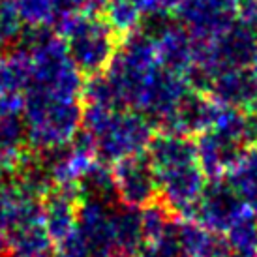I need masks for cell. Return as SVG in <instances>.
<instances>
[{"label":"cell","mask_w":257,"mask_h":257,"mask_svg":"<svg viewBox=\"0 0 257 257\" xmlns=\"http://www.w3.org/2000/svg\"><path fill=\"white\" fill-rule=\"evenodd\" d=\"M240 4V21L257 32V0H238Z\"/></svg>","instance_id":"cell-28"},{"label":"cell","mask_w":257,"mask_h":257,"mask_svg":"<svg viewBox=\"0 0 257 257\" xmlns=\"http://www.w3.org/2000/svg\"><path fill=\"white\" fill-rule=\"evenodd\" d=\"M83 128L92 136L96 158L109 165L124 158L145 154L150 139L154 137L152 120L134 109L85 103Z\"/></svg>","instance_id":"cell-2"},{"label":"cell","mask_w":257,"mask_h":257,"mask_svg":"<svg viewBox=\"0 0 257 257\" xmlns=\"http://www.w3.org/2000/svg\"><path fill=\"white\" fill-rule=\"evenodd\" d=\"M6 240L10 257L40 255V253L53 251V240L42 221L12 229L10 233H6Z\"/></svg>","instance_id":"cell-19"},{"label":"cell","mask_w":257,"mask_h":257,"mask_svg":"<svg viewBox=\"0 0 257 257\" xmlns=\"http://www.w3.org/2000/svg\"><path fill=\"white\" fill-rule=\"evenodd\" d=\"M55 34L68 45L73 62L86 75L105 72L116 53V34L105 19L85 14H58Z\"/></svg>","instance_id":"cell-4"},{"label":"cell","mask_w":257,"mask_h":257,"mask_svg":"<svg viewBox=\"0 0 257 257\" xmlns=\"http://www.w3.org/2000/svg\"><path fill=\"white\" fill-rule=\"evenodd\" d=\"M103 73L118 107L139 111L152 124H164L186 94L195 90L186 75L162 66L154 40L145 30L124 38Z\"/></svg>","instance_id":"cell-1"},{"label":"cell","mask_w":257,"mask_h":257,"mask_svg":"<svg viewBox=\"0 0 257 257\" xmlns=\"http://www.w3.org/2000/svg\"><path fill=\"white\" fill-rule=\"evenodd\" d=\"M173 231L184 257H227L225 236L207 229L193 218H175Z\"/></svg>","instance_id":"cell-14"},{"label":"cell","mask_w":257,"mask_h":257,"mask_svg":"<svg viewBox=\"0 0 257 257\" xmlns=\"http://www.w3.org/2000/svg\"><path fill=\"white\" fill-rule=\"evenodd\" d=\"M175 15L193 42H205L240 19V4L238 0H184Z\"/></svg>","instance_id":"cell-6"},{"label":"cell","mask_w":257,"mask_h":257,"mask_svg":"<svg viewBox=\"0 0 257 257\" xmlns=\"http://www.w3.org/2000/svg\"><path fill=\"white\" fill-rule=\"evenodd\" d=\"M23 118L27 124L30 149H57L70 143L81 130L83 105L81 100L58 98L36 88H27Z\"/></svg>","instance_id":"cell-3"},{"label":"cell","mask_w":257,"mask_h":257,"mask_svg":"<svg viewBox=\"0 0 257 257\" xmlns=\"http://www.w3.org/2000/svg\"><path fill=\"white\" fill-rule=\"evenodd\" d=\"M216 111H218V101L212 100L207 92L190 90L162 126L169 132L197 137L199 134L212 128Z\"/></svg>","instance_id":"cell-11"},{"label":"cell","mask_w":257,"mask_h":257,"mask_svg":"<svg viewBox=\"0 0 257 257\" xmlns=\"http://www.w3.org/2000/svg\"><path fill=\"white\" fill-rule=\"evenodd\" d=\"M88 0H55L57 14H83Z\"/></svg>","instance_id":"cell-29"},{"label":"cell","mask_w":257,"mask_h":257,"mask_svg":"<svg viewBox=\"0 0 257 257\" xmlns=\"http://www.w3.org/2000/svg\"><path fill=\"white\" fill-rule=\"evenodd\" d=\"M77 195L81 203H101V205H118V193L114 186L113 167L103 164L100 160H94L86 167L83 175L75 182Z\"/></svg>","instance_id":"cell-15"},{"label":"cell","mask_w":257,"mask_h":257,"mask_svg":"<svg viewBox=\"0 0 257 257\" xmlns=\"http://www.w3.org/2000/svg\"><path fill=\"white\" fill-rule=\"evenodd\" d=\"M158 201L175 218H193L199 195L207 184V177L199 164L179 165L156 173Z\"/></svg>","instance_id":"cell-7"},{"label":"cell","mask_w":257,"mask_h":257,"mask_svg":"<svg viewBox=\"0 0 257 257\" xmlns=\"http://www.w3.org/2000/svg\"><path fill=\"white\" fill-rule=\"evenodd\" d=\"M113 223L114 248L120 253L132 255L147 246L143 233V221H141V208L128 207V205H114L111 212Z\"/></svg>","instance_id":"cell-16"},{"label":"cell","mask_w":257,"mask_h":257,"mask_svg":"<svg viewBox=\"0 0 257 257\" xmlns=\"http://www.w3.org/2000/svg\"><path fill=\"white\" fill-rule=\"evenodd\" d=\"M152 21L154 30L149 32L154 40L156 55L162 66L190 79L195 68V49L192 36L179 21H167V17Z\"/></svg>","instance_id":"cell-9"},{"label":"cell","mask_w":257,"mask_h":257,"mask_svg":"<svg viewBox=\"0 0 257 257\" xmlns=\"http://www.w3.org/2000/svg\"><path fill=\"white\" fill-rule=\"evenodd\" d=\"M113 207L101 205V203L79 205L75 233L86 246L90 257H111L113 253H116L113 223H111Z\"/></svg>","instance_id":"cell-10"},{"label":"cell","mask_w":257,"mask_h":257,"mask_svg":"<svg viewBox=\"0 0 257 257\" xmlns=\"http://www.w3.org/2000/svg\"><path fill=\"white\" fill-rule=\"evenodd\" d=\"M225 179L240 195L248 210L257 216V149H244Z\"/></svg>","instance_id":"cell-18"},{"label":"cell","mask_w":257,"mask_h":257,"mask_svg":"<svg viewBox=\"0 0 257 257\" xmlns=\"http://www.w3.org/2000/svg\"><path fill=\"white\" fill-rule=\"evenodd\" d=\"M195 145L197 162L207 179L225 177L244 152L242 143L212 128L195 137Z\"/></svg>","instance_id":"cell-13"},{"label":"cell","mask_w":257,"mask_h":257,"mask_svg":"<svg viewBox=\"0 0 257 257\" xmlns=\"http://www.w3.org/2000/svg\"><path fill=\"white\" fill-rule=\"evenodd\" d=\"M21 257H53V251H49V253H40V255H21Z\"/></svg>","instance_id":"cell-32"},{"label":"cell","mask_w":257,"mask_h":257,"mask_svg":"<svg viewBox=\"0 0 257 257\" xmlns=\"http://www.w3.org/2000/svg\"><path fill=\"white\" fill-rule=\"evenodd\" d=\"M223 236L227 242V257H257L255 214L246 212Z\"/></svg>","instance_id":"cell-21"},{"label":"cell","mask_w":257,"mask_h":257,"mask_svg":"<svg viewBox=\"0 0 257 257\" xmlns=\"http://www.w3.org/2000/svg\"><path fill=\"white\" fill-rule=\"evenodd\" d=\"M12 177H14V171H10L8 167L0 164V188H4L6 184L12 182Z\"/></svg>","instance_id":"cell-30"},{"label":"cell","mask_w":257,"mask_h":257,"mask_svg":"<svg viewBox=\"0 0 257 257\" xmlns=\"http://www.w3.org/2000/svg\"><path fill=\"white\" fill-rule=\"evenodd\" d=\"M103 19L116 36L126 38L141 30L143 14L136 0H107V6L103 10Z\"/></svg>","instance_id":"cell-20"},{"label":"cell","mask_w":257,"mask_h":257,"mask_svg":"<svg viewBox=\"0 0 257 257\" xmlns=\"http://www.w3.org/2000/svg\"><path fill=\"white\" fill-rule=\"evenodd\" d=\"M79 205L81 201L75 186H55L42 199V223L53 242L75 231Z\"/></svg>","instance_id":"cell-12"},{"label":"cell","mask_w":257,"mask_h":257,"mask_svg":"<svg viewBox=\"0 0 257 257\" xmlns=\"http://www.w3.org/2000/svg\"><path fill=\"white\" fill-rule=\"evenodd\" d=\"M23 23L29 29H47L57 19L55 0H14Z\"/></svg>","instance_id":"cell-22"},{"label":"cell","mask_w":257,"mask_h":257,"mask_svg":"<svg viewBox=\"0 0 257 257\" xmlns=\"http://www.w3.org/2000/svg\"><path fill=\"white\" fill-rule=\"evenodd\" d=\"M23 19L14 0H0V53L23 40Z\"/></svg>","instance_id":"cell-23"},{"label":"cell","mask_w":257,"mask_h":257,"mask_svg":"<svg viewBox=\"0 0 257 257\" xmlns=\"http://www.w3.org/2000/svg\"><path fill=\"white\" fill-rule=\"evenodd\" d=\"M175 216L167 208L156 201L149 207L141 208V221H143V233L147 244H152L160 240L165 235V231L169 229Z\"/></svg>","instance_id":"cell-24"},{"label":"cell","mask_w":257,"mask_h":257,"mask_svg":"<svg viewBox=\"0 0 257 257\" xmlns=\"http://www.w3.org/2000/svg\"><path fill=\"white\" fill-rule=\"evenodd\" d=\"M242 145L246 149H257V113H253V111H246Z\"/></svg>","instance_id":"cell-27"},{"label":"cell","mask_w":257,"mask_h":257,"mask_svg":"<svg viewBox=\"0 0 257 257\" xmlns=\"http://www.w3.org/2000/svg\"><path fill=\"white\" fill-rule=\"evenodd\" d=\"M143 17L150 19H164L175 14L184 0H136Z\"/></svg>","instance_id":"cell-25"},{"label":"cell","mask_w":257,"mask_h":257,"mask_svg":"<svg viewBox=\"0 0 257 257\" xmlns=\"http://www.w3.org/2000/svg\"><path fill=\"white\" fill-rule=\"evenodd\" d=\"M246 212H250L244 205L236 190L229 184L225 177L208 179L199 201L193 210V220H197L207 229L225 235Z\"/></svg>","instance_id":"cell-5"},{"label":"cell","mask_w":257,"mask_h":257,"mask_svg":"<svg viewBox=\"0 0 257 257\" xmlns=\"http://www.w3.org/2000/svg\"><path fill=\"white\" fill-rule=\"evenodd\" d=\"M0 257H10V248H8V240L4 233H0Z\"/></svg>","instance_id":"cell-31"},{"label":"cell","mask_w":257,"mask_h":257,"mask_svg":"<svg viewBox=\"0 0 257 257\" xmlns=\"http://www.w3.org/2000/svg\"><path fill=\"white\" fill-rule=\"evenodd\" d=\"M113 177L122 205L145 208L158 201V179L147 154L124 158L113 164Z\"/></svg>","instance_id":"cell-8"},{"label":"cell","mask_w":257,"mask_h":257,"mask_svg":"<svg viewBox=\"0 0 257 257\" xmlns=\"http://www.w3.org/2000/svg\"><path fill=\"white\" fill-rule=\"evenodd\" d=\"M32 81V58L29 49L19 47L0 53V96L25 94Z\"/></svg>","instance_id":"cell-17"},{"label":"cell","mask_w":257,"mask_h":257,"mask_svg":"<svg viewBox=\"0 0 257 257\" xmlns=\"http://www.w3.org/2000/svg\"><path fill=\"white\" fill-rule=\"evenodd\" d=\"M53 257H90V255H88V250H86V246L83 244V240L73 231L70 236H66L62 240L55 242Z\"/></svg>","instance_id":"cell-26"}]
</instances>
